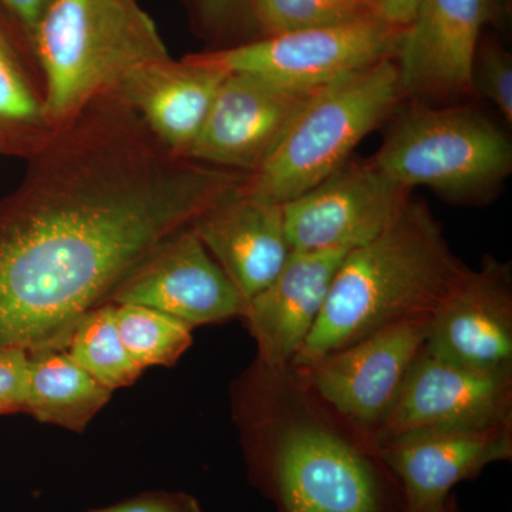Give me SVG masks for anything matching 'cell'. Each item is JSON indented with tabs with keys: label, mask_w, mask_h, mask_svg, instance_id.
I'll return each mask as SVG.
<instances>
[{
	"label": "cell",
	"mask_w": 512,
	"mask_h": 512,
	"mask_svg": "<svg viewBox=\"0 0 512 512\" xmlns=\"http://www.w3.org/2000/svg\"><path fill=\"white\" fill-rule=\"evenodd\" d=\"M110 397L111 390L77 365L66 350L29 352L26 413L42 423L83 433Z\"/></svg>",
	"instance_id": "cell-20"
},
{
	"label": "cell",
	"mask_w": 512,
	"mask_h": 512,
	"mask_svg": "<svg viewBox=\"0 0 512 512\" xmlns=\"http://www.w3.org/2000/svg\"><path fill=\"white\" fill-rule=\"evenodd\" d=\"M249 13L265 36L335 25L370 15L360 6L330 0H249Z\"/></svg>",
	"instance_id": "cell-23"
},
{
	"label": "cell",
	"mask_w": 512,
	"mask_h": 512,
	"mask_svg": "<svg viewBox=\"0 0 512 512\" xmlns=\"http://www.w3.org/2000/svg\"><path fill=\"white\" fill-rule=\"evenodd\" d=\"M64 350L111 392L131 386L143 373L120 338L114 303L87 312L74 326Z\"/></svg>",
	"instance_id": "cell-21"
},
{
	"label": "cell",
	"mask_w": 512,
	"mask_h": 512,
	"mask_svg": "<svg viewBox=\"0 0 512 512\" xmlns=\"http://www.w3.org/2000/svg\"><path fill=\"white\" fill-rule=\"evenodd\" d=\"M467 269L451 252L430 208L410 198L383 234L342 259L318 322L291 369L386 326L431 316Z\"/></svg>",
	"instance_id": "cell-2"
},
{
	"label": "cell",
	"mask_w": 512,
	"mask_h": 512,
	"mask_svg": "<svg viewBox=\"0 0 512 512\" xmlns=\"http://www.w3.org/2000/svg\"><path fill=\"white\" fill-rule=\"evenodd\" d=\"M372 451L399 487V512H443L456 485L511 460L512 421L409 431Z\"/></svg>",
	"instance_id": "cell-11"
},
{
	"label": "cell",
	"mask_w": 512,
	"mask_h": 512,
	"mask_svg": "<svg viewBox=\"0 0 512 512\" xmlns=\"http://www.w3.org/2000/svg\"><path fill=\"white\" fill-rule=\"evenodd\" d=\"M424 350L471 369L512 372L510 265L485 258L480 268L467 269L431 313Z\"/></svg>",
	"instance_id": "cell-15"
},
{
	"label": "cell",
	"mask_w": 512,
	"mask_h": 512,
	"mask_svg": "<svg viewBox=\"0 0 512 512\" xmlns=\"http://www.w3.org/2000/svg\"><path fill=\"white\" fill-rule=\"evenodd\" d=\"M109 303L156 309L194 329L242 318L248 302L191 227L154 249Z\"/></svg>",
	"instance_id": "cell-12"
},
{
	"label": "cell",
	"mask_w": 512,
	"mask_h": 512,
	"mask_svg": "<svg viewBox=\"0 0 512 512\" xmlns=\"http://www.w3.org/2000/svg\"><path fill=\"white\" fill-rule=\"evenodd\" d=\"M192 229L247 302L274 281L292 252L282 205L249 197L241 188Z\"/></svg>",
	"instance_id": "cell-18"
},
{
	"label": "cell",
	"mask_w": 512,
	"mask_h": 512,
	"mask_svg": "<svg viewBox=\"0 0 512 512\" xmlns=\"http://www.w3.org/2000/svg\"><path fill=\"white\" fill-rule=\"evenodd\" d=\"M419 3L420 0H365L370 15L396 30H403L412 22Z\"/></svg>",
	"instance_id": "cell-28"
},
{
	"label": "cell",
	"mask_w": 512,
	"mask_h": 512,
	"mask_svg": "<svg viewBox=\"0 0 512 512\" xmlns=\"http://www.w3.org/2000/svg\"><path fill=\"white\" fill-rule=\"evenodd\" d=\"M443 512H460V508H458L456 495H451L450 500L444 508Z\"/></svg>",
	"instance_id": "cell-31"
},
{
	"label": "cell",
	"mask_w": 512,
	"mask_h": 512,
	"mask_svg": "<svg viewBox=\"0 0 512 512\" xmlns=\"http://www.w3.org/2000/svg\"><path fill=\"white\" fill-rule=\"evenodd\" d=\"M9 22L0 10V154L28 160L57 127Z\"/></svg>",
	"instance_id": "cell-19"
},
{
	"label": "cell",
	"mask_w": 512,
	"mask_h": 512,
	"mask_svg": "<svg viewBox=\"0 0 512 512\" xmlns=\"http://www.w3.org/2000/svg\"><path fill=\"white\" fill-rule=\"evenodd\" d=\"M373 163L407 190L429 187L450 200L485 197L507 180L512 147L473 107L414 101L397 117Z\"/></svg>",
	"instance_id": "cell-6"
},
{
	"label": "cell",
	"mask_w": 512,
	"mask_h": 512,
	"mask_svg": "<svg viewBox=\"0 0 512 512\" xmlns=\"http://www.w3.org/2000/svg\"><path fill=\"white\" fill-rule=\"evenodd\" d=\"M28 47L56 127L113 92L128 73L170 57L137 0H52Z\"/></svg>",
	"instance_id": "cell-3"
},
{
	"label": "cell",
	"mask_w": 512,
	"mask_h": 512,
	"mask_svg": "<svg viewBox=\"0 0 512 512\" xmlns=\"http://www.w3.org/2000/svg\"><path fill=\"white\" fill-rule=\"evenodd\" d=\"M0 157H2V154H0Z\"/></svg>",
	"instance_id": "cell-32"
},
{
	"label": "cell",
	"mask_w": 512,
	"mask_h": 512,
	"mask_svg": "<svg viewBox=\"0 0 512 512\" xmlns=\"http://www.w3.org/2000/svg\"><path fill=\"white\" fill-rule=\"evenodd\" d=\"M402 99L393 57L316 90L241 191L278 205L299 197L348 163Z\"/></svg>",
	"instance_id": "cell-5"
},
{
	"label": "cell",
	"mask_w": 512,
	"mask_h": 512,
	"mask_svg": "<svg viewBox=\"0 0 512 512\" xmlns=\"http://www.w3.org/2000/svg\"><path fill=\"white\" fill-rule=\"evenodd\" d=\"M86 512H202L197 498L173 491H148L109 507Z\"/></svg>",
	"instance_id": "cell-26"
},
{
	"label": "cell",
	"mask_w": 512,
	"mask_h": 512,
	"mask_svg": "<svg viewBox=\"0 0 512 512\" xmlns=\"http://www.w3.org/2000/svg\"><path fill=\"white\" fill-rule=\"evenodd\" d=\"M409 201L410 190L373 160L346 163L282 205L286 237L292 251H352L383 234Z\"/></svg>",
	"instance_id": "cell-9"
},
{
	"label": "cell",
	"mask_w": 512,
	"mask_h": 512,
	"mask_svg": "<svg viewBox=\"0 0 512 512\" xmlns=\"http://www.w3.org/2000/svg\"><path fill=\"white\" fill-rule=\"evenodd\" d=\"M400 33L365 15L197 56L228 73L251 74L292 92L311 93L384 59H394Z\"/></svg>",
	"instance_id": "cell-7"
},
{
	"label": "cell",
	"mask_w": 512,
	"mask_h": 512,
	"mask_svg": "<svg viewBox=\"0 0 512 512\" xmlns=\"http://www.w3.org/2000/svg\"><path fill=\"white\" fill-rule=\"evenodd\" d=\"M28 390V350L0 346V414L26 413Z\"/></svg>",
	"instance_id": "cell-25"
},
{
	"label": "cell",
	"mask_w": 512,
	"mask_h": 512,
	"mask_svg": "<svg viewBox=\"0 0 512 512\" xmlns=\"http://www.w3.org/2000/svg\"><path fill=\"white\" fill-rule=\"evenodd\" d=\"M491 0H420L394 62L404 96L444 100L473 92V69Z\"/></svg>",
	"instance_id": "cell-13"
},
{
	"label": "cell",
	"mask_w": 512,
	"mask_h": 512,
	"mask_svg": "<svg viewBox=\"0 0 512 512\" xmlns=\"http://www.w3.org/2000/svg\"><path fill=\"white\" fill-rule=\"evenodd\" d=\"M0 198V346L64 349L76 323L248 174L175 156L113 94L57 127Z\"/></svg>",
	"instance_id": "cell-1"
},
{
	"label": "cell",
	"mask_w": 512,
	"mask_h": 512,
	"mask_svg": "<svg viewBox=\"0 0 512 512\" xmlns=\"http://www.w3.org/2000/svg\"><path fill=\"white\" fill-rule=\"evenodd\" d=\"M507 421H512V372L457 365L430 355L423 346L389 413L369 437V448L414 430L485 427Z\"/></svg>",
	"instance_id": "cell-10"
},
{
	"label": "cell",
	"mask_w": 512,
	"mask_h": 512,
	"mask_svg": "<svg viewBox=\"0 0 512 512\" xmlns=\"http://www.w3.org/2000/svg\"><path fill=\"white\" fill-rule=\"evenodd\" d=\"M197 5L212 25H225L244 10L249 12V0H197Z\"/></svg>",
	"instance_id": "cell-29"
},
{
	"label": "cell",
	"mask_w": 512,
	"mask_h": 512,
	"mask_svg": "<svg viewBox=\"0 0 512 512\" xmlns=\"http://www.w3.org/2000/svg\"><path fill=\"white\" fill-rule=\"evenodd\" d=\"M50 3L52 0H0V10L22 32L28 45Z\"/></svg>",
	"instance_id": "cell-27"
},
{
	"label": "cell",
	"mask_w": 512,
	"mask_h": 512,
	"mask_svg": "<svg viewBox=\"0 0 512 512\" xmlns=\"http://www.w3.org/2000/svg\"><path fill=\"white\" fill-rule=\"evenodd\" d=\"M333 3H340V5H349V6H360V8H366L365 0H330ZM369 12V10H367Z\"/></svg>",
	"instance_id": "cell-30"
},
{
	"label": "cell",
	"mask_w": 512,
	"mask_h": 512,
	"mask_svg": "<svg viewBox=\"0 0 512 512\" xmlns=\"http://www.w3.org/2000/svg\"><path fill=\"white\" fill-rule=\"evenodd\" d=\"M429 328L430 316L394 323L295 370L319 399L372 436L423 349Z\"/></svg>",
	"instance_id": "cell-8"
},
{
	"label": "cell",
	"mask_w": 512,
	"mask_h": 512,
	"mask_svg": "<svg viewBox=\"0 0 512 512\" xmlns=\"http://www.w3.org/2000/svg\"><path fill=\"white\" fill-rule=\"evenodd\" d=\"M349 251H292L264 291L249 299L245 322L268 372L291 369L316 322L340 262Z\"/></svg>",
	"instance_id": "cell-16"
},
{
	"label": "cell",
	"mask_w": 512,
	"mask_h": 512,
	"mask_svg": "<svg viewBox=\"0 0 512 512\" xmlns=\"http://www.w3.org/2000/svg\"><path fill=\"white\" fill-rule=\"evenodd\" d=\"M311 93L228 73L188 160L251 175L264 164Z\"/></svg>",
	"instance_id": "cell-14"
},
{
	"label": "cell",
	"mask_w": 512,
	"mask_h": 512,
	"mask_svg": "<svg viewBox=\"0 0 512 512\" xmlns=\"http://www.w3.org/2000/svg\"><path fill=\"white\" fill-rule=\"evenodd\" d=\"M296 409L248 453L249 473L278 512H399L400 491L370 448Z\"/></svg>",
	"instance_id": "cell-4"
},
{
	"label": "cell",
	"mask_w": 512,
	"mask_h": 512,
	"mask_svg": "<svg viewBox=\"0 0 512 512\" xmlns=\"http://www.w3.org/2000/svg\"><path fill=\"white\" fill-rule=\"evenodd\" d=\"M228 72L197 55L128 73L110 94L123 101L175 156L187 158Z\"/></svg>",
	"instance_id": "cell-17"
},
{
	"label": "cell",
	"mask_w": 512,
	"mask_h": 512,
	"mask_svg": "<svg viewBox=\"0 0 512 512\" xmlns=\"http://www.w3.org/2000/svg\"><path fill=\"white\" fill-rule=\"evenodd\" d=\"M473 92L487 97L512 123L511 57L495 45L478 46L473 69Z\"/></svg>",
	"instance_id": "cell-24"
},
{
	"label": "cell",
	"mask_w": 512,
	"mask_h": 512,
	"mask_svg": "<svg viewBox=\"0 0 512 512\" xmlns=\"http://www.w3.org/2000/svg\"><path fill=\"white\" fill-rule=\"evenodd\" d=\"M114 306L120 338L141 369L173 366L190 348L192 328L187 323L146 306Z\"/></svg>",
	"instance_id": "cell-22"
}]
</instances>
